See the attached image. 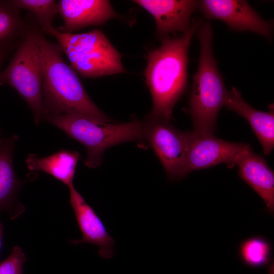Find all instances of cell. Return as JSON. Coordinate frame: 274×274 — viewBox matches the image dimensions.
<instances>
[{"instance_id":"1","label":"cell","mask_w":274,"mask_h":274,"mask_svg":"<svg viewBox=\"0 0 274 274\" xmlns=\"http://www.w3.org/2000/svg\"><path fill=\"white\" fill-rule=\"evenodd\" d=\"M201 24L200 20H193L182 35L161 39L160 45L149 53L144 76L153 106L147 118L170 122L174 107L187 88L188 50Z\"/></svg>"},{"instance_id":"2","label":"cell","mask_w":274,"mask_h":274,"mask_svg":"<svg viewBox=\"0 0 274 274\" xmlns=\"http://www.w3.org/2000/svg\"><path fill=\"white\" fill-rule=\"evenodd\" d=\"M36 38L43 72L42 99L47 113L114 123L89 97L77 74L64 60L58 44L48 40L39 25Z\"/></svg>"},{"instance_id":"3","label":"cell","mask_w":274,"mask_h":274,"mask_svg":"<svg viewBox=\"0 0 274 274\" xmlns=\"http://www.w3.org/2000/svg\"><path fill=\"white\" fill-rule=\"evenodd\" d=\"M196 32L200 54L198 68L193 77L188 112L193 131L214 133L228 90L214 56L210 23L201 24Z\"/></svg>"},{"instance_id":"4","label":"cell","mask_w":274,"mask_h":274,"mask_svg":"<svg viewBox=\"0 0 274 274\" xmlns=\"http://www.w3.org/2000/svg\"><path fill=\"white\" fill-rule=\"evenodd\" d=\"M45 120L59 128L86 149L85 164L99 166L108 148L126 142L145 140L144 122L137 119L124 123H102L75 115L48 114Z\"/></svg>"},{"instance_id":"5","label":"cell","mask_w":274,"mask_h":274,"mask_svg":"<svg viewBox=\"0 0 274 274\" xmlns=\"http://www.w3.org/2000/svg\"><path fill=\"white\" fill-rule=\"evenodd\" d=\"M42 31L56 39L72 68L84 78H97L126 72L121 55L100 30L65 33L53 26Z\"/></svg>"},{"instance_id":"6","label":"cell","mask_w":274,"mask_h":274,"mask_svg":"<svg viewBox=\"0 0 274 274\" xmlns=\"http://www.w3.org/2000/svg\"><path fill=\"white\" fill-rule=\"evenodd\" d=\"M27 21L26 33L7 67L0 72V85L8 84L23 97L33 113L36 123L39 124L48 113L42 99L43 72L36 38L38 25L31 14Z\"/></svg>"},{"instance_id":"7","label":"cell","mask_w":274,"mask_h":274,"mask_svg":"<svg viewBox=\"0 0 274 274\" xmlns=\"http://www.w3.org/2000/svg\"><path fill=\"white\" fill-rule=\"evenodd\" d=\"M144 122L145 140L155 151L168 178H183L190 131H182L169 122L146 119Z\"/></svg>"},{"instance_id":"8","label":"cell","mask_w":274,"mask_h":274,"mask_svg":"<svg viewBox=\"0 0 274 274\" xmlns=\"http://www.w3.org/2000/svg\"><path fill=\"white\" fill-rule=\"evenodd\" d=\"M247 145L221 140L214 133L190 131L183 178L193 171L222 163L232 167L237 155Z\"/></svg>"},{"instance_id":"9","label":"cell","mask_w":274,"mask_h":274,"mask_svg":"<svg viewBox=\"0 0 274 274\" xmlns=\"http://www.w3.org/2000/svg\"><path fill=\"white\" fill-rule=\"evenodd\" d=\"M208 19H217L232 30L249 31L269 38L272 23L265 21L246 1L203 0L198 6Z\"/></svg>"},{"instance_id":"10","label":"cell","mask_w":274,"mask_h":274,"mask_svg":"<svg viewBox=\"0 0 274 274\" xmlns=\"http://www.w3.org/2000/svg\"><path fill=\"white\" fill-rule=\"evenodd\" d=\"M68 188L70 203L82 233V238L70 239V242L75 245L89 243L96 245L101 257L111 258L114 253V239L108 232L100 219L74 185Z\"/></svg>"},{"instance_id":"11","label":"cell","mask_w":274,"mask_h":274,"mask_svg":"<svg viewBox=\"0 0 274 274\" xmlns=\"http://www.w3.org/2000/svg\"><path fill=\"white\" fill-rule=\"evenodd\" d=\"M58 8L63 25L57 29L65 33L102 25L119 17L110 2L106 0H61L58 2Z\"/></svg>"},{"instance_id":"12","label":"cell","mask_w":274,"mask_h":274,"mask_svg":"<svg viewBox=\"0 0 274 274\" xmlns=\"http://www.w3.org/2000/svg\"><path fill=\"white\" fill-rule=\"evenodd\" d=\"M153 17L156 32L161 39L172 33L184 32L189 29L191 16L198 1L192 0H135Z\"/></svg>"},{"instance_id":"13","label":"cell","mask_w":274,"mask_h":274,"mask_svg":"<svg viewBox=\"0 0 274 274\" xmlns=\"http://www.w3.org/2000/svg\"><path fill=\"white\" fill-rule=\"evenodd\" d=\"M235 165L239 177L259 195L268 211L274 212V173L265 159L256 154L251 147H247L237 155Z\"/></svg>"},{"instance_id":"14","label":"cell","mask_w":274,"mask_h":274,"mask_svg":"<svg viewBox=\"0 0 274 274\" xmlns=\"http://www.w3.org/2000/svg\"><path fill=\"white\" fill-rule=\"evenodd\" d=\"M224 106L246 119L260 142L263 153H271L274 148L273 108L266 112L255 109L245 101L235 87L227 91Z\"/></svg>"},{"instance_id":"15","label":"cell","mask_w":274,"mask_h":274,"mask_svg":"<svg viewBox=\"0 0 274 274\" xmlns=\"http://www.w3.org/2000/svg\"><path fill=\"white\" fill-rule=\"evenodd\" d=\"M18 136L0 140V214L7 212L15 219L24 211L23 206L17 201L22 182L17 177L12 161V154Z\"/></svg>"},{"instance_id":"16","label":"cell","mask_w":274,"mask_h":274,"mask_svg":"<svg viewBox=\"0 0 274 274\" xmlns=\"http://www.w3.org/2000/svg\"><path fill=\"white\" fill-rule=\"evenodd\" d=\"M80 157L79 152L66 150L43 157L31 153L27 155L26 163L29 170L45 172L69 187L73 185L76 166Z\"/></svg>"},{"instance_id":"17","label":"cell","mask_w":274,"mask_h":274,"mask_svg":"<svg viewBox=\"0 0 274 274\" xmlns=\"http://www.w3.org/2000/svg\"><path fill=\"white\" fill-rule=\"evenodd\" d=\"M28 28L27 20L8 1H0V48L17 46Z\"/></svg>"},{"instance_id":"18","label":"cell","mask_w":274,"mask_h":274,"mask_svg":"<svg viewBox=\"0 0 274 274\" xmlns=\"http://www.w3.org/2000/svg\"><path fill=\"white\" fill-rule=\"evenodd\" d=\"M271 252L270 243L260 236H253L244 239L238 248L241 259L251 267H259L267 264L270 260Z\"/></svg>"},{"instance_id":"19","label":"cell","mask_w":274,"mask_h":274,"mask_svg":"<svg viewBox=\"0 0 274 274\" xmlns=\"http://www.w3.org/2000/svg\"><path fill=\"white\" fill-rule=\"evenodd\" d=\"M10 2L19 10H28L42 31L53 26V20L58 13V3L54 0H13Z\"/></svg>"},{"instance_id":"20","label":"cell","mask_w":274,"mask_h":274,"mask_svg":"<svg viewBox=\"0 0 274 274\" xmlns=\"http://www.w3.org/2000/svg\"><path fill=\"white\" fill-rule=\"evenodd\" d=\"M27 258L21 248L16 246L11 254L0 263V274H23V266Z\"/></svg>"},{"instance_id":"21","label":"cell","mask_w":274,"mask_h":274,"mask_svg":"<svg viewBox=\"0 0 274 274\" xmlns=\"http://www.w3.org/2000/svg\"><path fill=\"white\" fill-rule=\"evenodd\" d=\"M14 47L16 46H8L0 48V66L6 56Z\"/></svg>"},{"instance_id":"22","label":"cell","mask_w":274,"mask_h":274,"mask_svg":"<svg viewBox=\"0 0 274 274\" xmlns=\"http://www.w3.org/2000/svg\"><path fill=\"white\" fill-rule=\"evenodd\" d=\"M4 232V226L0 221V250L2 245L3 236Z\"/></svg>"}]
</instances>
